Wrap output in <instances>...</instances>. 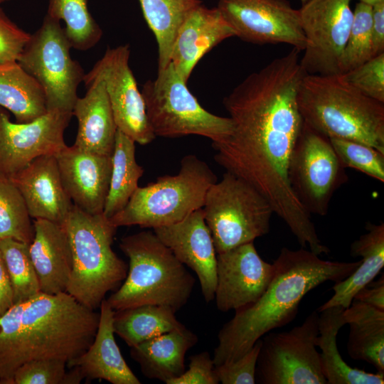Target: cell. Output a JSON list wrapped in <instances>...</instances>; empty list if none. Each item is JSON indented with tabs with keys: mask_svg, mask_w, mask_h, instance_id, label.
I'll return each mask as SVG.
<instances>
[{
	"mask_svg": "<svg viewBox=\"0 0 384 384\" xmlns=\"http://www.w3.org/2000/svg\"><path fill=\"white\" fill-rule=\"evenodd\" d=\"M119 247L129 267L122 284L106 299L113 310L153 304L176 312L187 303L195 279L154 232L124 237Z\"/></svg>",
	"mask_w": 384,
	"mask_h": 384,
	"instance_id": "5b68a950",
	"label": "cell"
},
{
	"mask_svg": "<svg viewBox=\"0 0 384 384\" xmlns=\"http://www.w3.org/2000/svg\"><path fill=\"white\" fill-rule=\"evenodd\" d=\"M351 0H308L299 10L306 45L300 64L308 75L340 74L351 30Z\"/></svg>",
	"mask_w": 384,
	"mask_h": 384,
	"instance_id": "4fadbf2b",
	"label": "cell"
},
{
	"mask_svg": "<svg viewBox=\"0 0 384 384\" xmlns=\"http://www.w3.org/2000/svg\"><path fill=\"white\" fill-rule=\"evenodd\" d=\"M319 312L282 332H269L261 338L255 383L327 384L316 349Z\"/></svg>",
	"mask_w": 384,
	"mask_h": 384,
	"instance_id": "8fae6325",
	"label": "cell"
},
{
	"mask_svg": "<svg viewBox=\"0 0 384 384\" xmlns=\"http://www.w3.org/2000/svg\"><path fill=\"white\" fill-rule=\"evenodd\" d=\"M345 169L329 139L304 122L290 157L288 178L311 215L327 214L334 193L348 180Z\"/></svg>",
	"mask_w": 384,
	"mask_h": 384,
	"instance_id": "7c38bea8",
	"label": "cell"
},
{
	"mask_svg": "<svg viewBox=\"0 0 384 384\" xmlns=\"http://www.w3.org/2000/svg\"><path fill=\"white\" fill-rule=\"evenodd\" d=\"M128 44L108 48L85 75L84 80H102L117 129L135 142L146 145L156 137L148 120L145 104L130 68Z\"/></svg>",
	"mask_w": 384,
	"mask_h": 384,
	"instance_id": "5bb4252c",
	"label": "cell"
},
{
	"mask_svg": "<svg viewBox=\"0 0 384 384\" xmlns=\"http://www.w3.org/2000/svg\"><path fill=\"white\" fill-rule=\"evenodd\" d=\"M261 338L238 359L215 366L219 383L223 384H254Z\"/></svg>",
	"mask_w": 384,
	"mask_h": 384,
	"instance_id": "ab89813d",
	"label": "cell"
},
{
	"mask_svg": "<svg viewBox=\"0 0 384 384\" xmlns=\"http://www.w3.org/2000/svg\"><path fill=\"white\" fill-rule=\"evenodd\" d=\"M87 92L78 97L73 110L78 123L74 146L83 151L112 156L117 127L103 81H83Z\"/></svg>",
	"mask_w": 384,
	"mask_h": 384,
	"instance_id": "cb8c5ba5",
	"label": "cell"
},
{
	"mask_svg": "<svg viewBox=\"0 0 384 384\" xmlns=\"http://www.w3.org/2000/svg\"><path fill=\"white\" fill-rule=\"evenodd\" d=\"M235 33L217 7L203 4L194 9L184 20L176 34L171 63L187 82L201 58Z\"/></svg>",
	"mask_w": 384,
	"mask_h": 384,
	"instance_id": "44dd1931",
	"label": "cell"
},
{
	"mask_svg": "<svg viewBox=\"0 0 384 384\" xmlns=\"http://www.w3.org/2000/svg\"><path fill=\"white\" fill-rule=\"evenodd\" d=\"M217 177L196 155L185 156L177 174L159 176L138 187L127 205L109 220L115 227L166 226L181 221L203 208L206 193Z\"/></svg>",
	"mask_w": 384,
	"mask_h": 384,
	"instance_id": "52a82bcc",
	"label": "cell"
},
{
	"mask_svg": "<svg viewBox=\"0 0 384 384\" xmlns=\"http://www.w3.org/2000/svg\"><path fill=\"white\" fill-rule=\"evenodd\" d=\"M202 209L217 254L267 234L274 213L255 188L228 171L208 188Z\"/></svg>",
	"mask_w": 384,
	"mask_h": 384,
	"instance_id": "9c48e42d",
	"label": "cell"
},
{
	"mask_svg": "<svg viewBox=\"0 0 384 384\" xmlns=\"http://www.w3.org/2000/svg\"><path fill=\"white\" fill-rule=\"evenodd\" d=\"M7 1H10V0H0V4Z\"/></svg>",
	"mask_w": 384,
	"mask_h": 384,
	"instance_id": "7dc6e473",
	"label": "cell"
},
{
	"mask_svg": "<svg viewBox=\"0 0 384 384\" xmlns=\"http://www.w3.org/2000/svg\"><path fill=\"white\" fill-rule=\"evenodd\" d=\"M217 8L245 41L287 43L300 52L305 48L299 10L288 0H219Z\"/></svg>",
	"mask_w": 384,
	"mask_h": 384,
	"instance_id": "9a60e30c",
	"label": "cell"
},
{
	"mask_svg": "<svg viewBox=\"0 0 384 384\" xmlns=\"http://www.w3.org/2000/svg\"><path fill=\"white\" fill-rule=\"evenodd\" d=\"M71 48L60 21L46 15L17 60L42 87L47 111L73 113L85 73L72 58Z\"/></svg>",
	"mask_w": 384,
	"mask_h": 384,
	"instance_id": "30bf717a",
	"label": "cell"
},
{
	"mask_svg": "<svg viewBox=\"0 0 384 384\" xmlns=\"http://www.w3.org/2000/svg\"><path fill=\"white\" fill-rule=\"evenodd\" d=\"M144 17L154 33L158 46V70L171 63L174 43L189 14L201 0H139Z\"/></svg>",
	"mask_w": 384,
	"mask_h": 384,
	"instance_id": "4dcf8cb0",
	"label": "cell"
},
{
	"mask_svg": "<svg viewBox=\"0 0 384 384\" xmlns=\"http://www.w3.org/2000/svg\"><path fill=\"white\" fill-rule=\"evenodd\" d=\"M330 142L345 168H352L384 182V153L358 142L330 138Z\"/></svg>",
	"mask_w": 384,
	"mask_h": 384,
	"instance_id": "8d00e7d4",
	"label": "cell"
},
{
	"mask_svg": "<svg viewBox=\"0 0 384 384\" xmlns=\"http://www.w3.org/2000/svg\"><path fill=\"white\" fill-rule=\"evenodd\" d=\"M14 304L11 282L0 250V316Z\"/></svg>",
	"mask_w": 384,
	"mask_h": 384,
	"instance_id": "f6af8a7d",
	"label": "cell"
},
{
	"mask_svg": "<svg viewBox=\"0 0 384 384\" xmlns=\"http://www.w3.org/2000/svg\"><path fill=\"white\" fill-rule=\"evenodd\" d=\"M63 225L73 255L66 292L95 310L109 292L122 284L127 274V264L112 247L117 228L103 213L90 214L74 204Z\"/></svg>",
	"mask_w": 384,
	"mask_h": 384,
	"instance_id": "8992f818",
	"label": "cell"
},
{
	"mask_svg": "<svg viewBox=\"0 0 384 384\" xmlns=\"http://www.w3.org/2000/svg\"><path fill=\"white\" fill-rule=\"evenodd\" d=\"M223 105L233 132L223 142L212 143L215 161L255 188L302 247L328 254L329 248L319 239L288 178L292 152L304 124L296 91L278 82H257L234 92Z\"/></svg>",
	"mask_w": 384,
	"mask_h": 384,
	"instance_id": "6da1fadb",
	"label": "cell"
},
{
	"mask_svg": "<svg viewBox=\"0 0 384 384\" xmlns=\"http://www.w3.org/2000/svg\"><path fill=\"white\" fill-rule=\"evenodd\" d=\"M319 256L304 247L282 248L264 293L255 302L235 311L220 330L213 356L215 366L238 359L263 336L287 325L307 293L326 282L344 279L361 262L324 260Z\"/></svg>",
	"mask_w": 384,
	"mask_h": 384,
	"instance_id": "7a4b0ae2",
	"label": "cell"
},
{
	"mask_svg": "<svg viewBox=\"0 0 384 384\" xmlns=\"http://www.w3.org/2000/svg\"><path fill=\"white\" fill-rule=\"evenodd\" d=\"M373 57L384 53V1L372 6Z\"/></svg>",
	"mask_w": 384,
	"mask_h": 384,
	"instance_id": "7bdbcfd3",
	"label": "cell"
},
{
	"mask_svg": "<svg viewBox=\"0 0 384 384\" xmlns=\"http://www.w3.org/2000/svg\"><path fill=\"white\" fill-rule=\"evenodd\" d=\"M73 116L53 110L30 122L15 123L0 107V174L9 177L39 156L58 154L67 146L64 132Z\"/></svg>",
	"mask_w": 384,
	"mask_h": 384,
	"instance_id": "2e32d148",
	"label": "cell"
},
{
	"mask_svg": "<svg viewBox=\"0 0 384 384\" xmlns=\"http://www.w3.org/2000/svg\"><path fill=\"white\" fill-rule=\"evenodd\" d=\"M360 2H363L370 6H373L378 3L384 1V0H358Z\"/></svg>",
	"mask_w": 384,
	"mask_h": 384,
	"instance_id": "bcb514c9",
	"label": "cell"
},
{
	"mask_svg": "<svg viewBox=\"0 0 384 384\" xmlns=\"http://www.w3.org/2000/svg\"><path fill=\"white\" fill-rule=\"evenodd\" d=\"M46 15L64 21L73 48L87 50L101 39L102 31L89 11L87 0H48Z\"/></svg>",
	"mask_w": 384,
	"mask_h": 384,
	"instance_id": "d6a6232c",
	"label": "cell"
},
{
	"mask_svg": "<svg viewBox=\"0 0 384 384\" xmlns=\"http://www.w3.org/2000/svg\"><path fill=\"white\" fill-rule=\"evenodd\" d=\"M343 318L350 328L347 342L349 356L384 373V310L353 299L344 309Z\"/></svg>",
	"mask_w": 384,
	"mask_h": 384,
	"instance_id": "83f0119b",
	"label": "cell"
},
{
	"mask_svg": "<svg viewBox=\"0 0 384 384\" xmlns=\"http://www.w3.org/2000/svg\"><path fill=\"white\" fill-rule=\"evenodd\" d=\"M274 265L259 255L253 242L217 254V308L223 312L238 310L255 302L274 274Z\"/></svg>",
	"mask_w": 384,
	"mask_h": 384,
	"instance_id": "e0dca14e",
	"label": "cell"
},
{
	"mask_svg": "<svg viewBox=\"0 0 384 384\" xmlns=\"http://www.w3.org/2000/svg\"><path fill=\"white\" fill-rule=\"evenodd\" d=\"M9 178L21 192L31 218L63 224L73 203L63 186L55 155L35 159Z\"/></svg>",
	"mask_w": 384,
	"mask_h": 384,
	"instance_id": "ffe728a7",
	"label": "cell"
},
{
	"mask_svg": "<svg viewBox=\"0 0 384 384\" xmlns=\"http://www.w3.org/2000/svg\"><path fill=\"white\" fill-rule=\"evenodd\" d=\"M153 230L176 257L196 273L206 302L213 301L217 281V255L202 208L180 222Z\"/></svg>",
	"mask_w": 384,
	"mask_h": 384,
	"instance_id": "ac0fdd59",
	"label": "cell"
},
{
	"mask_svg": "<svg viewBox=\"0 0 384 384\" xmlns=\"http://www.w3.org/2000/svg\"><path fill=\"white\" fill-rule=\"evenodd\" d=\"M112 156L90 153L73 145L55 155L66 193L73 203L90 214L103 213L109 191Z\"/></svg>",
	"mask_w": 384,
	"mask_h": 384,
	"instance_id": "d6986e66",
	"label": "cell"
},
{
	"mask_svg": "<svg viewBox=\"0 0 384 384\" xmlns=\"http://www.w3.org/2000/svg\"><path fill=\"white\" fill-rule=\"evenodd\" d=\"M341 75L364 95L384 103V53Z\"/></svg>",
	"mask_w": 384,
	"mask_h": 384,
	"instance_id": "74e56055",
	"label": "cell"
},
{
	"mask_svg": "<svg viewBox=\"0 0 384 384\" xmlns=\"http://www.w3.org/2000/svg\"><path fill=\"white\" fill-rule=\"evenodd\" d=\"M367 233L351 245V255L361 257L358 267L346 278L335 283L332 297L316 311L332 306L348 308L356 293L373 281L384 266V223H367Z\"/></svg>",
	"mask_w": 384,
	"mask_h": 384,
	"instance_id": "484cf974",
	"label": "cell"
},
{
	"mask_svg": "<svg viewBox=\"0 0 384 384\" xmlns=\"http://www.w3.org/2000/svg\"><path fill=\"white\" fill-rule=\"evenodd\" d=\"M28 246L11 238L0 240V250L11 282L15 303L41 292Z\"/></svg>",
	"mask_w": 384,
	"mask_h": 384,
	"instance_id": "e575fe53",
	"label": "cell"
},
{
	"mask_svg": "<svg viewBox=\"0 0 384 384\" xmlns=\"http://www.w3.org/2000/svg\"><path fill=\"white\" fill-rule=\"evenodd\" d=\"M166 306L145 304L114 311L113 328L130 348L184 325Z\"/></svg>",
	"mask_w": 384,
	"mask_h": 384,
	"instance_id": "f546056e",
	"label": "cell"
},
{
	"mask_svg": "<svg viewBox=\"0 0 384 384\" xmlns=\"http://www.w3.org/2000/svg\"><path fill=\"white\" fill-rule=\"evenodd\" d=\"M186 83L170 63L158 70L154 80L144 84L141 92L154 134L162 137L199 135L212 143L223 142L233 132L231 119L205 110Z\"/></svg>",
	"mask_w": 384,
	"mask_h": 384,
	"instance_id": "ba28073f",
	"label": "cell"
},
{
	"mask_svg": "<svg viewBox=\"0 0 384 384\" xmlns=\"http://www.w3.org/2000/svg\"><path fill=\"white\" fill-rule=\"evenodd\" d=\"M0 107L16 122L27 123L47 112L44 92L18 62L0 65Z\"/></svg>",
	"mask_w": 384,
	"mask_h": 384,
	"instance_id": "f1b7e54d",
	"label": "cell"
},
{
	"mask_svg": "<svg viewBox=\"0 0 384 384\" xmlns=\"http://www.w3.org/2000/svg\"><path fill=\"white\" fill-rule=\"evenodd\" d=\"M100 313L67 292H39L26 300L16 334L0 350V384H12L16 370L37 359L67 363L82 355L92 343Z\"/></svg>",
	"mask_w": 384,
	"mask_h": 384,
	"instance_id": "3957f363",
	"label": "cell"
},
{
	"mask_svg": "<svg viewBox=\"0 0 384 384\" xmlns=\"http://www.w3.org/2000/svg\"><path fill=\"white\" fill-rule=\"evenodd\" d=\"M67 368L62 360H32L16 370L12 384H65Z\"/></svg>",
	"mask_w": 384,
	"mask_h": 384,
	"instance_id": "f35d334b",
	"label": "cell"
},
{
	"mask_svg": "<svg viewBox=\"0 0 384 384\" xmlns=\"http://www.w3.org/2000/svg\"><path fill=\"white\" fill-rule=\"evenodd\" d=\"M213 357L203 351L190 357L188 369L169 384H218Z\"/></svg>",
	"mask_w": 384,
	"mask_h": 384,
	"instance_id": "b9f144b4",
	"label": "cell"
},
{
	"mask_svg": "<svg viewBox=\"0 0 384 384\" xmlns=\"http://www.w3.org/2000/svg\"><path fill=\"white\" fill-rule=\"evenodd\" d=\"M372 6L358 2L339 65L344 74L373 58L372 42Z\"/></svg>",
	"mask_w": 384,
	"mask_h": 384,
	"instance_id": "d590c367",
	"label": "cell"
},
{
	"mask_svg": "<svg viewBox=\"0 0 384 384\" xmlns=\"http://www.w3.org/2000/svg\"><path fill=\"white\" fill-rule=\"evenodd\" d=\"M301 2H302V4H304L305 2H306L308 0H300Z\"/></svg>",
	"mask_w": 384,
	"mask_h": 384,
	"instance_id": "c3c4849f",
	"label": "cell"
},
{
	"mask_svg": "<svg viewBox=\"0 0 384 384\" xmlns=\"http://www.w3.org/2000/svg\"><path fill=\"white\" fill-rule=\"evenodd\" d=\"M345 309L332 306L319 312L316 346L321 352L322 373L329 384H383L384 373H373L353 368L342 358L337 346V335L346 325Z\"/></svg>",
	"mask_w": 384,
	"mask_h": 384,
	"instance_id": "4316f807",
	"label": "cell"
},
{
	"mask_svg": "<svg viewBox=\"0 0 384 384\" xmlns=\"http://www.w3.org/2000/svg\"><path fill=\"white\" fill-rule=\"evenodd\" d=\"M112 171L103 215L110 218L127 205L144 169L135 157V142L117 129L112 154Z\"/></svg>",
	"mask_w": 384,
	"mask_h": 384,
	"instance_id": "1f68e13d",
	"label": "cell"
},
{
	"mask_svg": "<svg viewBox=\"0 0 384 384\" xmlns=\"http://www.w3.org/2000/svg\"><path fill=\"white\" fill-rule=\"evenodd\" d=\"M297 104L304 122L329 139L358 142L384 153V103L362 94L341 74H306Z\"/></svg>",
	"mask_w": 384,
	"mask_h": 384,
	"instance_id": "277c9868",
	"label": "cell"
},
{
	"mask_svg": "<svg viewBox=\"0 0 384 384\" xmlns=\"http://www.w3.org/2000/svg\"><path fill=\"white\" fill-rule=\"evenodd\" d=\"M356 299L381 310H384V277H382L375 282H371L360 289L354 297Z\"/></svg>",
	"mask_w": 384,
	"mask_h": 384,
	"instance_id": "ee69618b",
	"label": "cell"
},
{
	"mask_svg": "<svg viewBox=\"0 0 384 384\" xmlns=\"http://www.w3.org/2000/svg\"><path fill=\"white\" fill-rule=\"evenodd\" d=\"M30 37L0 7V65L17 62Z\"/></svg>",
	"mask_w": 384,
	"mask_h": 384,
	"instance_id": "60d3db41",
	"label": "cell"
},
{
	"mask_svg": "<svg viewBox=\"0 0 384 384\" xmlns=\"http://www.w3.org/2000/svg\"><path fill=\"white\" fill-rule=\"evenodd\" d=\"M100 319L95 338L90 347L68 363L76 367L84 379L105 380L112 384H140L124 359L114 338V310L105 299L100 306Z\"/></svg>",
	"mask_w": 384,
	"mask_h": 384,
	"instance_id": "603a6c76",
	"label": "cell"
},
{
	"mask_svg": "<svg viewBox=\"0 0 384 384\" xmlns=\"http://www.w3.org/2000/svg\"><path fill=\"white\" fill-rule=\"evenodd\" d=\"M33 236V223L21 192L0 174V240L11 238L29 245Z\"/></svg>",
	"mask_w": 384,
	"mask_h": 384,
	"instance_id": "836d02e7",
	"label": "cell"
},
{
	"mask_svg": "<svg viewBox=\"0 0 384 384\" xmlns=\"http://www.w3.org/2000/svg\"><path fill=\"white\" fill-rule=\"evenodd\" d=\"M198 340L184 326L130 348V354L145 377L169 384L186 370L185 355Z\"/></svg>",
	"mask_w": 384,
	"mask_h": 384,
	"instance_id": "d4e9b609",
	"label": "cell"
},
{
	"mask_svg": "<svg viewBox=\"0 0 384 384\" xmlns=\"http://www.w3.org/2000/svg\"><path fill=\"white\" fill-rule=\"evenodd\" d=\"M34 236L29 254L36 270L40 290L48 294L66 292L73 270V255L63 224L34 219Z\"/></svg>",
	"mask_w": 384,
	"mask_h": 384,
	"instance_id": "7402d4cb",
	"label": "cell"
}]
</instances>
